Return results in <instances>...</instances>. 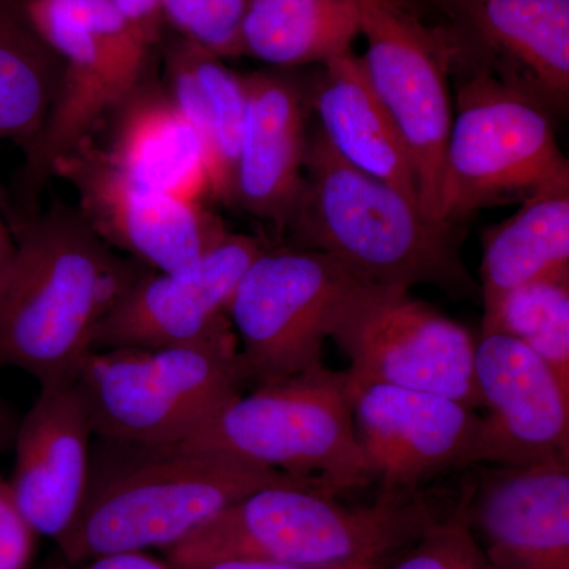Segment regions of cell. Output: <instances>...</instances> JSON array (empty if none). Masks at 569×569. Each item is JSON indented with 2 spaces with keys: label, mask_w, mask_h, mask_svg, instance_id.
Wrapping results in <instances>:
<instances>
[{
  "label": "cell",
  "mask_w": 569,
  "mask_h": 569,
  "mask_svg": "<svg viewBox=\"0 0 569 569\" xmlns=\"http://www.w3.org/2000/svg\"><path fill=\"white\" fill-rule=\"evenodd\" d=\"M320 67L307 84L310 111L316 112L326 142L356 170L391 183L419 203L413 160L370 88L361 58L348 51Z\"/></svg>",
  "instance_id": "20"
},
{
  "label": "cell",
  "mask_w": 569,
  "mask_h": 569,
  "mask_svg": "<svg viewBox=\"0 0 569 569\" xmlns=\"http://www.w3.org/2000/svg\"><path fill=\"white\" fill-rule=\"evenodd\" d=\"M14 253V239L9 228L0 219V277L6 272L7 266L10 264L11 257Z\"/></svg>",
  "instance_id": "34"
},
{
  "label": "cell",
  "mask_w": 569,
  "mask_h": 569,
  "mask_svg": "<svg viewBox=\"0 0 569 569\" xmlns=\"http://www.w3.org/2000/svg\"><path fill=\"white\" fill-rule=\"evenodd\" d=\"M93 438L77 383L41 388L18 422L7 485L26 522L56 545L69 533L88 492Z\"/></svg>",
  "instance_id": "16"
},
{
  "label": "cell",
  "mask_w": 569,
  "mask_h": 569,
  "mask_svg": "<svg viewBox=\"0 0 569 569\" xmlns=\"http://www.w3.org/2000/svg\"><path fill=\"white\" fill-rule=\"evenodd\" d=\"M178 445L321 478L337 496L376 482L356 433L350 377L326 366L254 387Z\"/></svg>",
  "instance_id": "7"
},
{
  "label": "cell",
  "mask_w": 569,
  "mask_h": 569,
  "mask_svg": "<svg viewBox=\"0 0 569 569\" xmlns=\"http://www.w3.org/2000/svg\"><path fill=\"white\" fill-rule=\"evenodd\" d=\"M445 156L441 219L539 193L569 192V164L552 112L486 67L460 59Z\"/></svg>",
  "instance_id": "6"
},
{
  "label": "cell",
  "mask_w": 569,
  "mask_h": 569,
  "mask_svg": "<svg viewBox=\"0 0 569 569\" xmlns=\"http://www.w3.org/2000/svg\"><path fill=\"white\" fill-rule=\"evenodd\" d=\"M290 70L244 74L246 116L233 208L282 231L305 179L309 84Z\"/></svg>",
  "instance_id": "19"
},
{
  "label": "cell",
  "mask_w": 569,
  "mask_h": 569,
  "mask_svg": "<svg viewBox=\"0 0 569 569\" xmlns=\"http://www.w3.org/2000/svg\"><path fill=\"white\" fill-rule=\"evenodd\" d=\"M377 496H415L430 479L486 466L485 418L449 397L391 385L351 391Z\"/></svg>",
  "instance_id": "13"
},
{
  "label": "cell",
  "mask_w": 569,
  "mask_h": 569,
  "mask_svg": "<svg viewBox=\"0 0 569 569\" xmlns=\"http://www.w3.org/2000/svg\"><path fill=\"white\" fill-rule=\"evenodd\" d=\"M24 10L63 63L54 102L24 149L18 178V192L32 203L54 176L56 163L140 84L152 50L114 0H24Z\"/></svg>",
  "instance_id": "8"
},
{
  "label": "cell",
  "mask_w": 569,
  "mask_h": 569,
  "mask_svg": "<svg viewBox=\"0 0 569 569\" xmlns=\"http://www.w3.org/2000/svg\"><path fill=\"white\" fill-rule=\"evenodd\" d=\"M62 67L29 21L24 0H0V140L31 144L54 102Z\"/></svg>",
  "instance_id": "25"
},
{
  "label": "cell",
  "mask_w": 569,
  "mask_h": 569,
  "mask_svg": "<svg viewBox=\"0 0 569 569\" xmlns=\"http://www.w3.org/2000/svg\"><path fill=\"white\" fill-rule=\"evenodd\" d=\"M164 74V89L203 148L209 197L233 208L247 103L244 74L181 37L168 44Z\"/></svg>",
  "instance_id": "22"
},
{
  "label": "cell",
  "mask_w": 569,
  "mask_h": 569,
  "mask_svg": "<svg viewBox=\"0 0 569 569\" xmlns=\"http://www.w3.org/2000/svg\"><path fill=\"white\" fill-rule=\"evenodd\" d=\"M358 33L353 0H249L241 56L279 70L325 66L351 51Z\"/></svg>",
  "instance_id": "24"
},
{
  "label": "cell",
  "mask_w": 569,
  "mask_h": 569,
  "mask_svg": "<svg viewBox=\"0 0 569 569\" xmlns=\"http://www.w3.org/2000/svg\"><path fill=\"white\" fill-rule=\"evenodd\" d=\"M481 335L492 332L505 298L542 279L569 277V192L539 193L482 238Z\"/></svg>",
  "instance_id": "23"
},
{
  "label": "cell",
  "mask_w": 569,
  "mask_h": 569,
  "mask_svg": "<svg viewBox=\"0 0 569 569\" xmlns=\"http://www.w3.org/2000/svg\"><path fill=\"white\" fill-rule=\"evenodd\" d=\"M264 249L254 236L228 231L189 271L149 269L103 318L92 350L190 346L228 335L236 288Z\"/></svg>",
  "instance_id": "14"
},
{
  "label": "cell",
  "mask_w": 569,
  "mask_h": 569,
  "mask_svg": "<svg viewBox=\"0 0 569 569\" xmlns=\"http://www.w3.org/2000/svg\"><path fill=\"white\" fill-rule=\"evenodd\" d=\"M385 565H347L335 568H309L298 565L280 563V561L261 559H222L209 561L194 569H381Z\"/></svg>",
  "instance_id": "32"
},
{
  "label": "cell",
  "mask_w": 569,
  "mask_h": 569,
  "mask_svg": "<svg viewBox=\"0 0 569 569\" xmlns=\"http://www.w3.org/2000/svg\"><path fill=\"white\" fill-rule=\"evenodd\" d=\"M381 569H492L471 529L466 500L445 518H437L406 549Z\"/></svg>",
  "instance_id": "27"
},
{
  "label": "cell",
  "mask_w": 569,
  "mask_h": 569,
  "mask_svg": "<svg viewBox=\"0 0 569 569\" xmlns=\"http://www.w3.org/2000/svg\"><path fill=\"white\" fill-rule=\"evenodd\" d=\"M492 569H569V460L479 470L463 492Z\"/></svg>",
  "instance_id": "17"
},
{
  "label": "cell",
  "mask_w": 569,
  "mask_h": 569,
  "mask_svg": "<svg viewBox=\"0 0 569 569\" xmlns=\"http://www.w3.org/2000/svg\"><path fill=\"white\" fill-rule=\"evenodd\" d=\"M329 339L350 359L351 391L391 385L482 408L473 337L410 288L362 280L340 306Z\"/></svg>",
  "instance_id": "10"
},
{
  "label": "cell",
  "mask_w": 569,
  "mask_h": 569,
  "mask_svg": "<svg viewBox=\"0 0 569 569\" xmlns=\"http://www.w3.org/2000/svg\"><path fill=\"white\" fill-rule=\"evenodd\" d=\"M130 28L151 50L162 40L164 26L162 0H114Z\"/></svg>",
  "instance_id": "30"
},
{
  "label": "cell",
  "mask_w": 569,
  "mask_h": 569,
  "mask_svg": "<svg viewBox=\"0 0 569 569\" xmlns=\"http://www.w3.org/2000/svg\"><path fill=\"white\" fill-rule=\"evenodd\" d=\"M234 331L190 346L92 351L80 388L93 436L164 447L197 432L249 385Z\"/></svg>",
  "instance_id": "5"
},
{
  "label": "cell",
  "mask_w": 569,
  "mask_h": 569,
  "mask_svg": "<svg viewBox=\"0 0 569 569\" xmlns=\"http://www.w3.org/2000/svg\"><path fill=\"white\" fill-rule=\"evenodd\" d=\"M466 54L552 114L569 104V0H438Z\"/></svg>",
  "instance_id": "18"
},
{
  "label": "cell",
  "mask_w": 569,
  "mask_h": 569,
  "mask_svg": "<svg viewBox=\"0 0 569 569\" xmlns=\"http://www.w3.org/2000/svg\"><path fill=\"white\" fill-rule=\"evenodd\" d=\"M492 332L520 340L569 389V277L516 288L505 298Z\"/></svg>",
  "instance_id": "26"
},
{
  "label": "cell",
  "mask_w": 569,
  "mask_h": 569,
  "mask_svg": "<svg viewBox=\"0 0 569 569\" xmlns=\"http://www.w3.org/2000/svg\"><path fill=\"white\" fill-rule=\"evenodd\" d=\"M475 380L488 466L569 460V389L529 347L503 332L479 336Z\"/></svg>",
  "instance_id": "15"
},
{
  "label": "cell",
  "mask_w": 569,
  "mask_h": 569,
  "mask_svg": "<svg viewBox=\"0 0 569 569\" xmlns=\"http://www.w3.org/2000/svg\"><path fill=\"white\" fill-rule=\"evenodd\" d=\"M69 569V567H56ZM77 569H178L167 559L160 560L148 552H116L96 557L78 565Z\"/></svg>",
  "instance_id": "31"
},
{
  "label": "cell",
  "mask_w": 569,
  "mask_h": 569,
  "mask_svg": "<svg viewBox=\"0 0 569 569\" xmlns=\"http://www.w3.org/2000/svg\"><path fill=\"white\" fill-rule=\"evenodd\" d=\"M359 282L361 277L331 254L266 247L228 307L249 383L260 387L325 366V340Z\"/></svg>",
  "instance_id": "11"
},
{
  "label": "cell",
  "mask_w": 569,
  "mask_h": 569,
  "mask_svg": "<svg viewBox=\"0 0 569 569\" xmlns=\"http://www.w3.org/2000/svg\"><path fill=\"white\" fill-rule=\"evenodd\" d=\"M37 539L39 535L22 518L9 485L0 478V569H33Z\"/></svg>",
  "instance_id": "29"
},
{
  "label": "cell",
  "mask_w": 569,
  "mask_h": 569,
  "mask_svg": "<svg viewBox=\"0 0 569 569\" xmlns=\"http://www.w3.org/2000/svg\"><path fill=\"white\" fill-rule=\"evenodd\" d=\"M112 114V162L142 183L201 201L209 197L203 148L164 86L142 80Z\"/></svg>",
  "instance_id": "21"
},
{
  "label": "cell",
  "mask_w": 569,
  "mask_h": 569,
  "mask_svg": "<svg viewBox=\"0 0 569 569\" xmlns=\"http://www.w3.org/2000/svg\"><path fill=\"white\" fill-rule=\"evenodd\" d=\"M54 176L73 186L78 209L108 246L152 271H189L228 234L203 201L138 181L91 138L56 163Z\"/></svg>",
  "instance_id": "12"
},
{
  "label": "cell",
  "mask_w": 569,
  "mask_h": 569,
  "mask_svg": "<svg viewBox=\"0 0 569 569\" xmlns=\"http://www.w3.org/2000/svg\"><path fill=\"white\" fill-rule=\"evenodd\" d=\"M274 485L312 486L337 496L325 479L293 477L224 452L96 437L88 492L58 548L67 567L107 553L163 552L242 497Z\"/></svg>",
  "instance_id": "2"
},
{
  "label": "cell",
  "mask_w": 569,
  "mask_h": 569,
  "mask_svg": "<svg viewBox=\"0 0 569 569\" xmlns=\"http://www.w3.org/2000/svg\"><path fill=\"white\" fill-rule=\"evenodd\" d=\"M437 518L421 493L377 496L369 507H348L312 486H266L163 553L178 569L222 559L309 568L387 565Z\"/></svg>",
  "instance_id": "4"
},
{
  "label": "cell",
  "mask_w": 569,
  "mask_h": 569,
  "mask_svg": "<svg viewBox=\"0 0 569 569\" xmlns=\"http://www.w3.org/2000/svg\"><path fill=\"white\" fill-rule=\"evenodd\" d=\"M249 0H162L164 26L220 59L241 58Z\"/></svg>",
  "instance_id": "28"
},
{
  "label": "cell",
  "mask_w": 569,
  "mask_h": 569,
  "mask_svg": "<svg viewBox=\"0 0 569 569\" xmlns=\"http://www.w3.org/2000/svg\"><path fill=\"white\" fill-rule=\"evenodd\" d=\"M282 233L287 246L331 254L366 282L432 284L458 298L479 290L460 257V223L429 219L402 190L340 159L318 129Z\"/></svg>",
  "instance_id": "3"
},
{
  "label": "cell",
  "mask_w": 569,
  "mask_h": 569,
  "mask_svg": "<svg viewBox=\"0 0 569 569\" xmlns=\"http://www.w3.org/2000/svg\"><path fill=\"white\" fill-rule=\"evenodd\" d=\"M353 2L367 41V80L413 160L422 213L443 220L445 156L455 114L449 77L462 43L455 29L430 28L402 0Z\"/></svg>",
  "instance_id": "9"
},
{
  "label": "cell",
  "mask_w": 569,
  "mask_h": 569,
  "mask_svg": "<svg viewBox=\"0 0 569 569\" xmlns=\"http://www.w3.org/2000/svg\"><path fill=\"white\" fill-rule=\"evenodd\" d=\"M18 422H20V418L14 417L11 408L0 399V455H2L10 445H13Z\"/></svg>",
  "instance_id": "33"
},
{
  "label": "cell",
  "mask_w": 569,
  "mask_h": 569,
  "mask_svg": "<svg viewBox=\"0 0 569 569\" xmlns=\"http://www.w3.org/2000/svg\"><path fill=\"white\" fill-rule=\"evenodd\" d=\"M0 277V370L40 388L77 381L103 318L149 268L118 254L80 209L54 204L22 222Z\"/></svg>",
  "instance_id": "1"
}]
</instances>
